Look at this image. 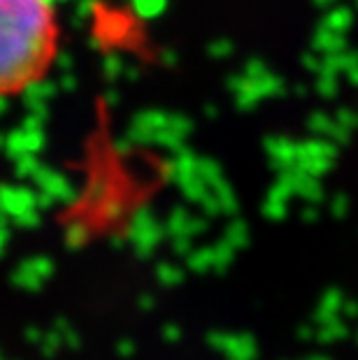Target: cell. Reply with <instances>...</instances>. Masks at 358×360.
Masks as SVG:
<instances>
[{
	"label": "cell",
	"instance_id": "obj_1",
	"mask_svg": "<svg viewBox=\"0 0 358 360\" xmlns=\"http://www.w3.org/2000/svg\"><path fill=\"white\" fill-rule=\"evenodd\" d=\"M58 47L51 0H0V98L21 96L47 79Z\"/></svg>",
	"mask_w": 358,
	"mask_h": 360
}]
</instances>
